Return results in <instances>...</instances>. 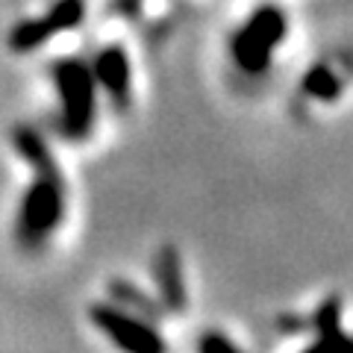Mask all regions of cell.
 Returning <instances> with one entry per match:
<instances>
[{
	"instance_id": "obj_1",
	"label": "cell",
	"mask_w": 353,
	"mask_h": 353,
	"mask_svg": "<svg viewBox=\"0 0 353 353\" xmlns=\"http://www.w3.org/2000/svg\"><path fill=\"white\" fill-rule=\"evenodd\" d=\"M15 148L36 168V180L30 183L24 201H21V215H18V236L27 245H36V241L48 239L59 227V221L65 215V189L48 145L30 127L15 130Z\"/></svg>"
},
{
	"instance_id": "obj_2",
	"label": "cell",
	"mask_w": 353,
	"mask_h": 353,
	"mask_svg": "<svg viewBox=\"0 0 353 353\" xmlns=\"http://www.w3.org/2000/svg\"><path fill=\"white\" fill-rule=\"evenodd\" d=\"M53 83L62 103V130L68 139H85L94 124V74L80 59H59L53 65Z\"/></svg>"
},
{
	"instance_id": "obj_3",
	"label": "cell",
	"mask_w": 353,
	"mask_h": 353,
	"mask_svg": "<svg viewBox=\"0 0 353 353\" xmlns=\"http://www.w3.org/2000/svg\"><path fill=\"white\" fill-rule=\"evenodd\" d=\"M92 324L112 341L118 350L124 353H168L165 339L153 330L148 321L141 318L127 315L124 309L109 306V303H97L92 306Z\"/></svg>"
},
{
	"instance_id": "obj_4",
	"label": "cell",
	"mask_w": 353,
	"mask_h": 353,
	"mask_svg": "<svg viewBox=\"0 0 353 353\" xmlns=\"http://www.w3.org/2000/svg\"><path fill=\"white\" fill-rule=\"evenodd\" d=\"M285 21L274 12V9H259L245 27H241L233 44H230V53H233L236 65L245 74H262L265 65L271 59L274 44L280 41V36L285 32Z\"/></svg>"
},
{
	"instance_id": "obj_5",
	"label": "cell",
	"mask_w": 353,
	"mask_h": 353,
	"mask_svg": "<svg viewBox=\"0 0 353 353\" xmlns=\"http://www.w3.org/2000/svg\"><path fill=\"white\" fill-rule=\"evenodd\" d=\"M83 15H85L83 0H57L44 15L21 21V24L9 32V48H12L15 53H32L48 39L74 30L83 21Z\"/></svg>"
},
{
	"instance_id": "obj_6",
	"label": "cell",
	"mask_w": 353,
	"mask_h": 353,
	"mask_svg": "<svg viewBox=\"0 0 353 353\" xmlns=\"http://www.w3.org/2000/svg\"><path fill=\"white\" fill-rule=\"evenodd\" d=\"M94 80L103 85V92L112 97L115 106H127L130 103V83H132V74H130V59L121 44H109L97 53L94 59Z\"/></svg>"
},
{
	"instance_id": "obj_7",
	"label": "cell",
	"mask_w": 353,
	"mask_h": 353,
	"mask_svg": "<svg viewBox=\"0 0 353 353\" xmlns=\"http://www.w3.org/2000/svg\"><path fill=\"white\" fill-rule=\"evenodd\" d=\"M183 274H180V259H176V253L168 248V250H162L159 253V259H157V283H159V289H162V297H165V303H168V309H183L185 303V289H183Z\"/></svg>"
},
{
	"instance_id": "obj_8",
	"label": "cell",
	"mask_w": 353,
	"mask_h": 353,
	"mask_svg": "<svg viewBox=\"0 0 353 353\" xmlns=\"http://www.w3.org/2000/svg\"><path fill=\"white\" fill-rule=\"evenodd\" d=\"M201 353H241L233 341L221 333H206L201 339Z\"/></svg>"
}]
</instances>
